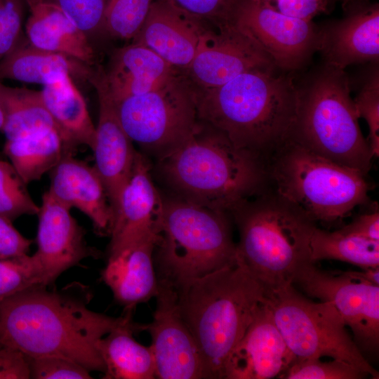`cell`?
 I'll list each match as a JSON object with an SVG mask.
<instances>
[{
  "mask_svg": "<svg viewBox=\"0 0 379 379\" xmlns=\"http://www.w3.org/2000/svg\"><path fill=\"white\" fill-rule=\"evenodd\" d=\"M46 288L36 285L0 302V341L27 357L59 356L104 373L98 343L132 320L133 310L113 317L90 310L92 294L78 282Z\"/></svg>",
  "mask_w": 379,
  "mask_h": 379,
  "instance_id": "1",
  "label": "cell"
},
{
  "mask_svg": "<svg viewBox=\"0 0 379 379\" xmlns=\"http://www.w3.org/2000/svg\"><path fill=\"white\" fill-rule=\"evenodd\" d=\"M275 69H255L211 88H196L199 120L265 162L289 137L298 87Z\"/></svg>",
  "mask_w": 379,
  "mask_h": 379,
  "instance_id": "2",
  "label": "cell"
},
{
  "mask_svg": "<svg viewBox=\"0 0 379 379\" xmlns=\"http://www.w3.org/2000/svg\"><path fill=\"white\" fill-rule=\"evenodd\" d=\"M159 161L178 197L228 214L267 187L262 158L200 121L192 134Z\"/></svg>",
  "mask_w": 379,
  "mask_h": 379,
  "instance_id": "3",
  "label": "cell"
},
{
  "mask_svg": "<svg viewBox=\"0 0 379 379\" xmlns=\"http://www.w3.org/2000/svg\"><path fill=\"white\" fill-rule=\"evenodd\" d=\"M176 293L180 313L201 355L204 378L225 379L228 357L267 300L266 291L236 264Z\"/></svg>",
  "mask_w": 379,
  "mask_h": 379,
  "instance_id": "4",
  "label": "cell"
},
{
  "mask_svg": "<svg viewBox=\"0 0 379 379\" xmlns=\"http://www.w3.org/2000/svg\"><path fill=\"white\" fill-rule=\"evenodd\" d=\"M239 232L237 264L269 295L287 285L310 260L316 222L267 187L232 211Z\"/></svg>",
  "mask_w": 379,
  "mask_h": 379,
  "instance_id": "5",
  "label": "cell"
},
{
  "mask_svg": "<svg viewBox=\"0 0 379 379\" xmlns=\"http://www.w3.org/2000/svg\"><path fill=\"white\" fill-rule=\"evenodd\" d=\"M230 216L180 197L163 199L154 255L158 282L177 291L195 279L235 265Z\"/></svg>",
  "mask_w": 379,
  "mask_h": 379,
  "instance_id": "6",
  "label": "cell"
},
{
  "mask_svg": "<svg viewBox=\"0 0 379 379\" xmlns=\"http://www.w3.org/2000/svg\"><path fill=\"white\" fill-rule=\"evenodd\" d=\"M344 69L326 64L298 88L288 139L309 151L367 175L373 155L359 124Z\"/></svg>",
  "mask_w": 379,
  "mask_h": 379,
  "instance_id": "7",
  "label": "cell"
},
{
  "mask_svg": "<svg viewBox=\"0 0 379 379\" xmlns=\"http://www.w3.org/2000/svg\"><path fill=\"white\" fill-rule=\"evenodd\" d=\"M265 168L267 187L314 222L337 221L368 201L366 175L289 140L267 159Z\"/></svg>",
  "mask_w": 379,
  "mask_h": 379,
  "instance_id": "8",
  "label": "cell"
},
{
  "mask_svg": "<svg viewBox=\"0 0 379 379\" xmlns=\"http://www.w3.org/2000/svg\"><path fill=\"white\" fill-rule=\"evenodd\" d=\"M274 321L296 359L327 357L348 362L378 378V372L366 359L328 302H315L287 285L269 295Z\"/></svg>",
  "mask_w": 379,
  "mask_h": 379,
  "instance_id": "9",
  "label": "cell"
},
{
  "mask_svg": "<svg viewBox=\"0 0 379 379\" xmlns=\"http://www.w3.org/2000/svg\"><path fill=\"white\" fill-rule=\"evenodd\" d=\"M114 104L131 141L159 160L182 144L199 121L195 86L181 70L157 88Z\"/></svg>",
  "mask_w": 379,
  "mask_h": 379,
  "instance_id": "10",
  "label": "cell"
},
{
  "mask_svg": "<svg viewBox=\"0 0 379 379\" xmlns=\"http://www.w3.org/2000/svg\"><path fill=\"white\" fill-rule=\"evenodd\" d=\"M292 284L307 296L328 302L338 311L362 353H378L379 345V286L355 271H328L314 262L302 265Z\"/></svg>",
  "mask_w": 379,
  "mask_h": 379,
  "instance_id": "11",
  "label": "cell"
},
{
  "mask_svg": "<svg viewBox=\"0 0 379 379\" xmlns=\"http://www.w3.org/2000/svg\"><path fill=\"white\" fill-rule=\"evenodd\" d=\"M231 24L253 39L282 69L300 67L319 49L320 31L312 21L282 14L262 0H241Z\"/></svg>",
  "mask_w": 379,
  "mask_h": 379,
  "instance_id": "12",
  "label": "cell"
},
{
  "mask_svg": "<svg viewBox=\"0 0 379 379\" xmlns=\"http://www.w3.org/2000/svg\"><path fill=\"white\" fill-rule=\"evenodd\" d=\"M155 298L153 319L145 331L152 339L156 378H204L201 355L180 313L176 291L159 283Z\"/></svg>",
  "mask_w": 379,
  "mask_h": 379,
  "instance_id": "13",
  "label": "cell"
},
{
  "mask_svg": "<svg viewBox=\"0 0 379 379\" xmlns=\"http://www.w3.org/2000/svg\"><path fill=\"white\" fill-rule=\"evenodd\" d=\"M270 57L233 24L215 28L183 72L197 88L221 86L255 69H275Z\"/></svg>",
  "mask_w": 379,
  "mask_h": 379,
  "instance_id": "14",
  "label": "cell"
},
{
  "mask_svg": "<svg viewBox=\"0 0 379 379\" xmlns=\"http://www.w3.org/2000/svg\"><path fill=\"white\" fill-rule=\"evenodd\" d=\"M214 29L171 0H155L133 42L147 46L172 67L184 71Z\"/></svg>",
  "mask_w": 379,
  "mask_h": 379,
  "instance_id": "15",
  "label": "cell"
},
{
  "mask_svg": "<svg viewBox=\"0 0 379 379\" xmlns=\"http://www.w3.org/2000/svg\"><path fill=\"white\" fill-rule=\"evenodd\" d=\"M90 84L97 92L99 102L98 122L92 149L93 166L105 185L114 218L121 193L131 174L136 150L119 121L102 67H96Z\"/></svg>",
  "mask_w": 379,
  "mask_h": 379,
  "instance_id": "16",
  "label": "cell"
},
{
  "mask_svg": "<svg viewBox=\"0 0 379 379\" xmlns=\"http://www.w3.org/2000/svg\"><path fill=\"white\" fill-rule=\"evenodd\" d=\"M67 208L46 191L38 213L37 250L33 254L48 286L67 270L87 258H98L100 253L89 246L85 232Z\"/></svg>",
  "mask_w": 379,
  "mask_h": 379,
  "instance_id": "17",
  "label": "cell"
},
{
  "mask_svg": "<svg viewBox=\"0 0 379 379\" xmlns=\"http://www.w3.org/2000/svg\"><path fill=\"white\" fill-rule=\"evenodd\" d=\"M162 206L163 199L152 182L149 163L136 151L131 174L114 218L108 259L144 239L157 236L156 226Z\"/></svg>",
  "mask_w": 379,
  "mask_h": 379,
  "instance_id": "18",
  "label": "cell"
},
{
  "mask_svg": "<svg viewBox=\"0 0 379 379\" xmlns=\"http://www.w3.org/2000/svg\"><path fill=\"white\" fill-rule=\"evenodd\" d=\"M295 359L274 321L267 300L230 354L225 379L280 378Z\"/></svg>",
  "mask_w": 379,
  "mask_h": 379,
  "instance_id": "19",
  "label": "cell"
},
{
  "mask_svg": "<svg viewBox=\"0 0 379 379\" xmlns=\"http://www.w3.org/2000/svg\"><path fill=\"white\" fill-rule=\"evenodd\" d=\"M49 173L48 192L67 208H77L88 216L97 234L109 236L114 213L95 167L69 154Z\"/></svg>",
  "mask_w": 379,
  "mask_h": 379,
  "instance_id": "20",
  "label": "cell"
},
{
  "mask_svg": "<svg viewBox=\"0 0 379 379\" xmlns=\"http://www.w3.org/2000/svg\"><path fill=\"white\" fill-rule=\"evenodd\" d=\"M159 236L144 239L109 258L101 277L125 310H133L158 293L154 252Z\"/></svg>",
  "mask_w": 379,
  "mask_h": 379,
  "instance_id": "21",
  "label": "cell"
},
{
  "mask_svg": "<svg viewBox=\"0 0 379 379\" xmlns=\"http://www.w3.org/2000/svg\"><path fill=\"white\" fill-rule=\"evenodd\" d=\"M178 71L150 48L132 42L113 51L103 76L117 102L157 88Z\"/></svg>",
  "mask_w": 379,
  "mask_h": 379,
  "instance_id": "22",
  "label": "cell"
},
{
  "mask_svg": "<svg viewBox=\"0 0 379 379\" xmlns=\"http://www.w3.org/2000/svg\"><path fill=\"white\" fill-rule=\"evenodd\" d=\"M319 49L326 64L346 67L379 58V8L378 5L354 13L320 32Z\"/></svg>",
  "mask_w": 379,
  "mask_h": 379,
  "instance_id": "23",
  "label": "cell"
},
{
  "mask_svg": "<svg viewBox=\"0 0 379 379\" xmlns=\"http://www.w3.org/2000/svg\"><path fill=\"white\" fill-rule=\"evenodd\" d=\"M95 69L72 57L35 47L22 35L0 62V81L12 79L46 85L69 75L89 83Z\"/></svg>",
  "mask_w": 379,
  "mask_h": 379,
  "instance_id": "24",
  "label": "cell"
},
{
  "mask_svg": "<svg viewBox=\"0 0 379 379\" xmlns=\"http://www.w3.org/2000/svg\"><path fill=\"white\" fill-rule=\"evenodd\" d=\"M26 4L30 12L25 24L26 36L32 45L93 66L95 51L89 39L60 9L41 2Z\"/></svg>",
  "mask_w": 379,
  "mask_h": 379,
  "instance_id": "25",
  "label": "cell"
},
{
  "mask_svg": "<svg viewBox=\"0 0 379 379\" xmlns=\"http://www.w3.org/2000/svg\"><path fill=\"white\" fill-rule=\"evenodd\" d=\"M40 91L47 110L67 144L74 151L81 145L92 149L95 126L72 77L67 75L44 85Z\"/></svg>",
  "mask_w": 379,
  "mask_h": 379,
  "instance_id": "26",
  "label": "cell"
},
{
  "mask_svg": "<svg viewBox=\"0 0 379 379\" xmlns=\"http://www.w3.org/2000/svg\"><path fill=\"white\" fill-rule=\"evenodd\" d=\"M145 331V324L133 319L102 338L98 349L105 366V379L156 378L155 365L150 346H144L133 338Z\"/></svg>",
  "mask_w": 379,
  "mask_h": 379,
  "instance_id": "27",
  "label": "cell"
},
{
  "mask_svg": "<svg viewBox=\"0 0 379 379\" xmlns=\"http://www.w3.org/2000/svg\"><path fill=\"white\" fill-rule=\"evenodd\" d=\"M74 152L55 128L6 140L3 149L4 156L26 185L41 179Z\"/></svg>",
  "mask_w": 379,
  "mask_h": 379,
  "instance_id": "28",
  "label": "cell"
},
{
  "mask_svg": "<svg viewBox=\"0 0 379 379\" xmlns=\"http://www.w3.org/2000/svg\"><path fill=\"white\" fill-rule=\"evenodd\" d=\"M0 105L4 114L2 131L6 140L52 128L58 130L41 91L11 87L0 81Z\"/></svg>",
  "mask_w": 379,
  "mask_h": 379,
  "instance_id": "29",
  "label": "cell"
},
{
  "mask_svg": "<svg viewBox=\"0 0 379 379\" xmlns=\"http://www.w3.org/2000/svg\"><path fill=\"white\" fill-rule=\"evenodd\" d=\"M334 260L361 269L379 267V241L316 227L310 240V260Z\"/></svg>",
  "mask_w": 379,
  "mask_h": 379,
  "instance_id": "30",
  "label": "cell"
},
{
  "mask_svg": "<svg viewBox=\"0 0 379 379\" xmlns=\"http://www.w3.org/2000/svg\"><path fill=\"white\" fill-rule=\"evenodd\" d=\"M155 0H107L103 32L124 40L133 39Z\"/></svg>",
  "mask_w": 379,
  "mask_h": 379,
  "instance_id": "31",
  "label": "cell"
},
{
  "mask_svg": "<svg viewBox=\"0 0 379 379\" xmlns=\"http://www.w3.org/2000/svg\"><path fill=\"white\" fill-rule=\"evenodd\" d=\"M8 160L0 157V215L13 221L24 215H37L39 206Z\"/></svg>",
  "mask_w": 379,
  "mask_h": 379,
  "instance_id": "32",
  "label": "cell"
},
{
  "mask_svg": "<svg viewBox=\"0 0 379 379\" xmlns=\"http://www.w3.org/2000/svg\"><path fill=\"white\" fill-rule=\"evenodd\" d=\"M39 284L44 286L43 274L34 255L0 258V302Z\"/></svg>",
  "mask_w": 379,
  "mask_h": 379,
  "instance_id": "33",
  "label": "cell"
},
{
  "mask_svg": "<svg viewBox=\"0 0 379 379\" xmlns=\"http://www.w3.org/2000/svg\"><path fill=\"white\" fill-rule=\"evenodd\" d=\"M368 373L352 364L335 359H295L279 378L285 379H361Z\"/></svg>",
  "mask_w": 379,
  "mask_h": 379,
  "instance_id": "34",
  "label": "cell"
},
{
  "mask_svg": "<svg viewBox=\"0 0 379 379\" xmlns=\"http://www.w3.org/2000/svg\"><path fill=\"white\" fill-rule=\"evenodd\" d=\"M51 4L60 9L90 40L103 32L107 0H25Z\"/></svg>",
  "mask_w": 379,
  "mask_h": 379,
  "instance_id": "35",
  "label": "cell"
},
{
  "mask_svg": "<svg viewBox=\"0 0 379 379\" xmlns=\"http://www.w3.org/2000/svg\"><path fill=\"white\" fill-rule=\"evenodd\" d=\"M359 118L368 126V142L373 157L379 156V74L378 69L368 78L353 100Z\"/></svg>",
  "mask_w": 379,
  "mask_h": 379,
  "instance_id": "36",
  "label": "cell"
},
{
  "mask_svg": "<svg viewBox=\"0 0 379 379\" xmlns=\"http://www.w3.org/2000/svg\"><path fill=\"white\" fill-rule=\"evenodd\" d=\"M27 357L30 378L32 379L92 378L88 369L62 357L46 355Z\"/></svg>",
  "mask_w": 379,
  "mask_h": 379,
  "instance_id": "37",
  "label": "cell"
},
{
  "mask_svg": "<svg viewBox=\"0 0 379 379\" xmlns=\"http://www.w3.org/2000/svg\"><path fill=\"white\" fill-rule=\"evenodd\" d=\"M177 6L215 28L232 23L241 0H171Z\"/></svg>",
  "mask_w": 379,
  "mask_h": 379,
  "instance_id": "38",
  "label": "cell"
},
{
  "mask_svg": "<svg viewBox=\"0 0 379 379\" xmlns=\"http://www.w3.org/2000/svg\"><path fill=\"white\" fill-rule=\"evenodd\" d=\"M25 4V0H1L0 2V62L22 35Z\"/></svg>",
  "mask_w": 379,
  "mask_h": 379,
  "instance_id": "39",
  "label": "cell"
},
{
  "mask_svg": "<svg viewBox=\"0 0 379 379\" xmlns=\"http://www.w3.org/2000/svg\"><path fill=\"white\" fill-rule=\"evenodd\" d=\"M28 357L0 341V379H29Z\"/></svg>",
  "mask_w": 379,
  "mask_h": 379,
  "instance_id": "40",
  "label": "cell"
},
{
  "mask_svg": "<svg viewBox=\"0 0 379 379\" xmlns=\"http://www.w3.org/2000/svg\"><path fill=\"white\" fill-rule=\"evenodd\" d=\"M286 15L311 21L324 12L328 0H262Z\"/></svg>",
  "mask_w": 379,
  "mask_h": 379,
  "instance_id": "41",
  "label": "cell"
},
{
  "mask_svg": "<svg viewBox=\"0 0 379 379\" xmlns=\"http://www.w3.org/2000/svg\"><path fill=\"white\" fill-rule=\"evenodd\" d=\"M32 244V241L20 233L12 221L0 215V258L27 255Z\"/></svg>",
  "mask_w": 379,
  "mask_h": 379,
  "instance_id": "42",
  "label": "cell"
},
{
  "mask_svg": "<svg viewBox=\"0 0 379 379\" xmlns=\"http://www.w3.org/2000/svg\"><path fill=\"white\" fill-rule=\"evenodd\" d=\"M340 230L344 233L379 241V212L361 215Z\"/></svg>",
  "mask_w": 379,
  "mask_h": 379,
  "instance_id": "43",
  "label": "cell"
},
{
  "mask_svg": "<svg viewBox=\"0 0 379 379\" xmlns=\"http://www.w3.org/2000/svg\"><path fill=\"white\" fill-rule=\"evenodd\" d=\"M355 273L363 279L379 286V267L362 269Z\"/></svg>",
  "mask_w": 379,
  "mask_h": 379,
  "instance_id": "44",
  "label": "cell"
},
{
  "mask_svg": "<svg viewBox=\"0 0 379 379\" xmlns=\"http://www.w3.org/2000/svg\"><path fill=\"white\" fill-rule=\"evenodd\" d=\"M4 124V114L2 107L0 105V131H2Z\"/></svg>",
  "mask_w": 379,
  "mask_h": 379,
  "instance_id": "45",
  "label": "cell"
},
{
  "mask_svg": "<svg viewBox=\"0 0 379 379\" xmlns=\"http://www.w3.org/2000/svg\"><path fill=\"white\" fill-rule=\"evenodd\" d=\"M1 0H0V2H1Z\"/></svg>",
  "mask_w": 379,
  "mask_h": 379,
  "instance_id": "46",
  "label": "cell"
}]
</instances>
